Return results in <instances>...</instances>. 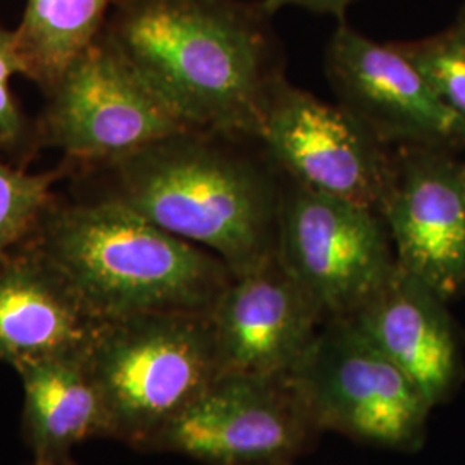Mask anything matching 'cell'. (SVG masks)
<instances>
[{
  "label": "cell",
  "instance_id": "cell-1",
  "mask_svg": "<svg viewBox=\"0 0 465 465\" xmlns=\"http://www.w3.org/2000/svg\"><path fill=\"white\" fill-rule=\"evenodd\" d=\"M271 17L245 0H116L104 35L190 128L257 142L286 78Z\"/></svg>",
  "mask_w": 465,
  "mask_h": 465
},
{
  "label": "cell",
  "instance_id": "cell-2",
  "mask_svg": "<svg viewBox=\"0 0 465 465\" xmlns=\"http://www.w3.org/2000/svg\"><path fill=\"white\" fill-rule=\"evenodd\" d=\"M249 140L186 130L111 166L105 197L213 252L232 276L278 253L284 176Z\"/></svg>",
  "mask_w": 465,
  "mask_h": 465
},
{
  "label": "cell",
  "instance_id": "cell-3",
  "mask_svg": "<svg viewBox=\"0 0 465 465\" xmlns=\"http://www.w3.org/2000/svg\"><path fill=\"white\" fill-rule=\"evenodd\" d=\"M28 247L95 322L152 312H209L232 272L119 200L50 203Z\"/></svg>",
  "mask_w": 465,
  "mask_h": 465
},
{
  "label": "cell",
  "instance_id": "cell-4",
  "mask_svg": "<svg viewBox=\"0 0 465 465\" xmlns=\"http://www.w3.org/2000/svg\"><path fill=\"white\" fill-rule=\"evenodd\" d=\"M109 438L152 450L223 374L209 312H152L99 322L84 351Z\"/></svg>",
  "mask_w": 465,
  "mask_h": 465
},
{
  "label": "cell",
  "instance_id": "cell-5",
  "mask_svg": "<svg viewBox=\"0 0 465 465\" xmlns=\"http://www.w3.org/2000/svg\"><path fill=\"white\" fill-rule=\"evenodd\" d=\"M288 381L319 431L416 451L431 403L349 317H330Z\"/></svg>",
  "mask_w": 465,
  "mask_h": 465
},
{
  "label": "cell",
  "instance_id": "cell-6",
  "mask_svg": "<svg viewBox=\"0 0 465 465\" xmlns=\"http://www.w3.org/2000/svg\"><path fill=\"white\" fill-rule=\"evenodd\" d=\"M47 97L40 143L80 163L111 166L163 138L193 130L104 34Z\"/></svg>",
  "mask_w": 465,
  "mask_h": 465
},
{
  "label": "cell",
  "instance_id": "cell-7",
  "mask_svg": "<svg viewBox=\"0 0 465 465\" xmlns=\"http://www.w3.org/2000/svg\"><path fill=\"white\" fill-rule=\"evenodd\" d=\"M278 257L326 317H350L397 269L381 214L284 178Z\"/></svg>",
  "mask_w": 465,
  "mask_h": 465
},
{
  "label": "cell",
  "instance_id": "cell-8",
  "mask_svg": "<svg viewBox=\"0 0 465 465\" xmlns=\"http://www.w3.org/2000/svg\"><path fill=\"white\" fill-rule=\"evenodd\" d=\"M257 142L284 178L374 211L393 182L395 149L338 102L317 99L286 78L271 97Z\"/></svg>",
  "mask_w": 465,
  "mask_h": 465
},
{
  "label": "cell",
  "instance_id": "cell-9",
  "mask_svg": "<svg viewBox=\"0 0 465 465\" xmlns=\"http://www.w3.org/2000/svg\"><path fill=\"white\" fill-rule=\"evenodd\" d=\"M319 432L286 376L224 372L152 450L207 465L292 464Z\"/></svg>",
  "mask_w": 465,
  "mask_h": 465
},
{
  "label": "cell",
  "instance_id": "cell-10",
  "mask_svg": "<svg viewBox=\"0 0 465 465\" xmlns=\"http://www.w3.org/2000/svg\"><path fill=\"white\" fill-rule=\"evenodd\" d=\"M338 104L391 149H465V124L399 49L338 23L324 55Z\"/></svg>",
  "mask_w": 465,
  "mask_h": 465
},
{
  "label": "cell",
  "instance_id": "cell-11",
  "mask_svg": "<svg viewBox=\"0 0 465 465\" xmlns=\"http://www.w3.org/2000/svg\"><path fill=\"white\" fill-rule=\"evenodd\" d=\"M457 152L395 149V174L380 214L397 266L447 302L465 292V161Z\"/></svg>",
  "mask_w": 465,
  "mask_h": 465
},
{
  "label": "cell",
  "instance_id": "cell-12",
  "mask_svg": "<svg viewBox=\"0 0 465 465\" xmlns=\"http://www.w3.org/2000/svg\"><path fill=\"white\" fill-rule=\"evenodd\" d=\"M209 319L223 374L286 376L328 317L276 253L262 266L232 276Z\"/></svg>",
  "mask_w": 465,
  "mask_h": 465
},
{
  "label": "cell",
  "instance_id": "cell-13",
  "mask_svg": "<svg viewBox=\"0 0 465 465\" xmlns=\"http://www.w3.org/2000/svg\"><path fill=\"white\" fill-rule=\"evenodd\" d=\"M447 303L426 282L397 266L349 317L411 378L431 407L451 399L464 376L462 341Z\"/></svg>",
  "mask_w": 465,
  "mask_h": 465
},
{
  "label": "cell",
  "instance_id": "cell-14",
  "mask_svg": "<svg viewBox=\"0 0 465 465\" xmlns=\"http://www.w3.org/2000/svg\"><path fill=\"white\" fill-rule=\"evenodd\" d=\"M99 322L28 247L0 262V362L84 353Z\"/></svg>",
  "mask_w": 465,
  "mask_h": 465
},
{
  "label": "cell",
  "instance_id": "cell-15",
  "mask_svg": "<svg viewBox=\"0 0 465 465\" xmlns=\"http://www.w3.org/2000/svg\"><path fill=\"white\" fill-rule=\"evenodd\" d=\"M25 391V431L34 465H73L71 450L88 438H109L99 388L84 353L15 366Z\"/></svg>",
  "mask_w": 465,
  "mask_h": 465
},
{
  "label": "cell",
  "instance_id": "cell-16",
  "mask_svg": "<svg viewBox=\"0 0 465 465\" xmlns=\"http://www.w3.org/2000/svg\"><path fill=\"white\" fill-rule=\"evenodd\" d=\"M116 0H26L15 30L23 76L45 95L100 35Z\"/></svg>",
  "mask_w": 465,
  "mask_h": 465
},
{
  "label": "cell",
  "instance_id": "cell-17",
  "mask_svg": "<svg viewBox=\"0 0 465 465\" xmlns=\"http://www.w3.org/2000/svg\"><path fill=\"white\" fill-rule=\"evenodd\" d=\"M64 169L30 174L0 163V262L30 240Z\"/></svg>",
  "mask_w": 465,
  "mask_h": 465
},
{
  "label": "cell",
  "instance_id": "cell-18",
  "mask_svg": "<svg viewBox=\"0 0 465 465\" xmlns=\"http://www.w3.org/2000/svg\"><path fill=\"white\" fill-rule=\"evenodd\" d=\"M397 45L465 124V23L457 19L441 34Z\"/></svg>",
  "mask_w": 465,
  "mask_h": 465
},
{
  "label": "cell",
  "instance_id": "cell-19",
  "mask_svg": "<svg viewBox=\"0 0 465 465\" xmlns=\"http://www.w3.org/2000/svg\"><path fill=\"white\" fill-rule=\"evenodd\" d=\"M23 74L15 32L0 26V147L17 149L26 142V121L11 90V78Z\"/></svg>",
  "mask_w": 465,
  "mask_h": 465
},
{
  "label": "cell",
  "instance_id": "cell-20",
  "mask_svg": "<svg viewBox=\"0 0 465 465\" xmlns=\"http://www.w3.org/2000/svg\"><path fill=\"white\" fill-rule=\"evenodd\" d=\"M359 0H261L269 16H274L284 7H300L316 15L334 16L338 23H343L350 7Z\"/></svg>",
  "mask_w": 465,
  "mask_h": 465
},
{
  "label": "cell",
  "instance_id": "cell-21",
  "mask_svg": "<svg viewBox=\"0 0 465 465\" xmlns=\"http://www.w3.org/2000/svg\"><path fill=\"white\" fill-rule=\"evenodd\" d=\"M457 19H459V21H462V23H465V4L464 7L460 9V13H459V16H457Z\"/></svg>",
  "mask_w": 465,
  "mask_h": 465
},
{
  "label": "cell",
  "instance_id": "cell-22",
  "mask_svg": "<svg viewBox=\"0 0 465 465\" xmlns=\"http://www.w3.org/2000/svg\"><path fill=\"white\" fill-rule=\"evenodd\" d=\"M266 465H290V464H266Z\"/></svg>",
  "mask_w": 465,
  "mask_h": 465
}]
</instances>
